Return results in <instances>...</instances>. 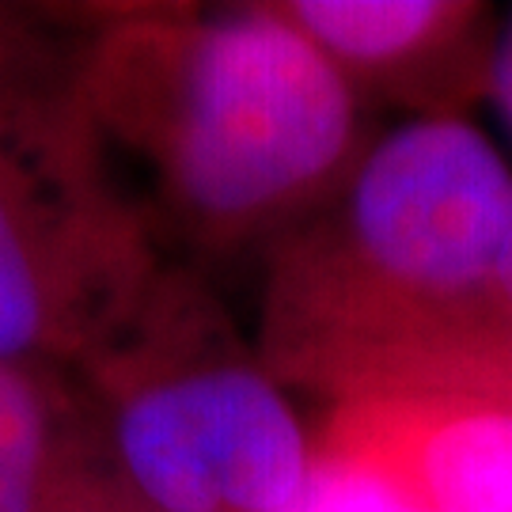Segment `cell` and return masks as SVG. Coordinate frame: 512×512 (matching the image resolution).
Wrapping results in <instances>:
<instances>
[{"mask_svg": "<svg viewBox=\"0 0 512 512\" xmlns=\"http://www.w3.org/2000/svg\"><path fill=\"white\" fill-rule=\"evenodd\" d=\"M512 171L459 114L372 141L346 186L266 262L258 357L330 406L482 395Z\"/></svg>", "mask_w": 512, "mask_h": 512, "instance_id": "cell-1", "label": "cell"}, {"mask_svg": "<svg viewBox=\"0 0 512 512\" xmlns=\"http://www.w3.org/2000/svg\"><path fill=\"white\" fill-rule=\"evenodd\" d=\"M69 88L107 152L148 175L152 228L202 258L270 251L372 145L357 92L274 4L118 8Z\"/></svg>", "mask_w": 512, "mask_h": 512, "instance_id": "cell-2", "label": "cell"}, {"mask_svg": "<svg viewBox=\"0 0 512 512\" xmlns=\"http://www.w3.org/2000/svg\"><path fill=\"white\" fill-rule=\"evenodd\" d=\"M73 376L103 471L148 512H293L308 494L315 440L190 266L167 258Z\"/></svg>", "mask_w": 512, "mask_h": 512, "instance_id": "cell-3", "label": "cell"}, {"mask_svg": "<svg viewBox=\"0 0 512 512\" xmlns=\"http://www.w3.org/2000/svg\"><path fill=\"white\" fill-rule=\"evenodd\" d=\"M69 76L0 103V361L61 372L126 327L167 262Z\"/></svg>", "mask_w": 512, "mask_h": 512, "instance_id": "cell-4", "label": "cell"}, {"mask_svg": "<svg viewBox=\"0 0 512 512\" xmlns=\"http://www.w3.org/2000/svg\"><path fill=\"white\" fill-rule=\"evenodd\" d=\"M315 452L368 467L418 512H512V399L387 395L338 403Z\"/></svg>", "mask_w": 512, "mask_h": 512, "instance_id": "cell-5", "label": "cell"}, {"mask_svg": "<svg viewBox=\"0 0 512 512\" xmlns=\"http://www.w3.org/2000/svg\"><path fill=\"white\" fill-rule=\"evenodd\" d=\"M281 16L342 73L357 99L456 114L490 88L486 8L459 0H277Z\"/></svg>", "mask_w": 512, "mask_h": 512, "instance_id": "cell-6", "label": "cell"}, {"mask_svg": "<svg viewBox=\"0 0 512 512\" xmlns=\"http://www.w3.org/2000/svg\"><path fill=\"white\" fill-rule=\"evenodd\" d=\"M103 459L61 368L0 361V512H65Z\"/></svg>", "mask_w": 512, "mask_h": 512, "instance_id": "cell-7", "label": "cell"}, {"mask_svg": "<svg viewBox=\"0 0 512 512\" xmlns=\"http://www.w3.org/2000/svg\"><path fill=\"white\" fill-rule=\"evenodd\" d=\"M293 512H418L368 467L315 452V475Z\"/></svg>", "mask_w": 512, "mask_h": 512, "instance_id": "cell-8", "label": "cell"}, {"mask_svg": "<svg viewBox=\"0 0 512 512\" xmlns=\"http://www.w3.org/2000/svg\"><path fill=\"white\" fill-rule=\"evenodd\" d=\"M46 84H57V76H46L42 69V46L31 38L23 19L0 8V103H12Z\"/></svg>", "mask_w": 512, "mask_h": 512, "instance_id": "cell-9", "label": "cell"}, {"mask_svg": "<svg viewBox=\"0 0 512 512\" xmlns=\"http://www.w3.org/2000/svg\"><path fill=\"white\" fill-rule=\"evenodd\" d=\"M65 512H148V509L145 505H137V501H133V497L103 471V475H95L92 482L69 501V509Z\"/></svg>", "mask_w": 512, "mask_h": 512, "instance_id": "cell-10", "label": "cell"}, {"mask_svg": "<svg viewBox=\"0 0 512 512\" xmlns=\"http://www.w3.org/2000/svg\"><path fill=\"white\" fill-rule=\"evenodd\" d=\"M490 95L497 99L505 122L512 126V16L494 38V54H490Z\"/></svg>", "mask_w": 512, "mask_h": 512, "instance_id": "cell-11", "label": "cell"}, {"mask_svg": "<svg viewBox=\"0 0 512 512\" xmlns=\"http://www.w3.org/2000/svg\"><path fill=\"white\" fill-rule=\"evenodd\" d=\"M509 323H512V243L505 262H501V274H497L494 300H490V349H494L497 330L509 327ZM490 349H486V365H490ZM482 395H486V368H482Z\"/></svg>", "mask_w": 512, "mask_h": 512, "instance_id": "cell-12", "label": "cell"}]
</instances>
